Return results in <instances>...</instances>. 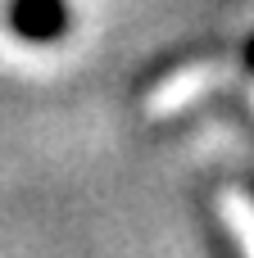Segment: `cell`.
I'll return each instance as SVG.
<instances>
[{
	"mask_svg": "<svg viewBox=\"0 0 254 258\" xmlns=\"http://www.w3.org/2000/svg\"><path fill=\"white\" fill-rule=\"evenodd\" d=\"M223 213L232 218V227H236L241 245L254 249V200H245L241 190H227V195H223Z\"/></svg>",
	"mask_w": 254,
	"mask_h": 258,
	"instance_id": "cell-1",
	"label": "cell"
}]
</instances>
